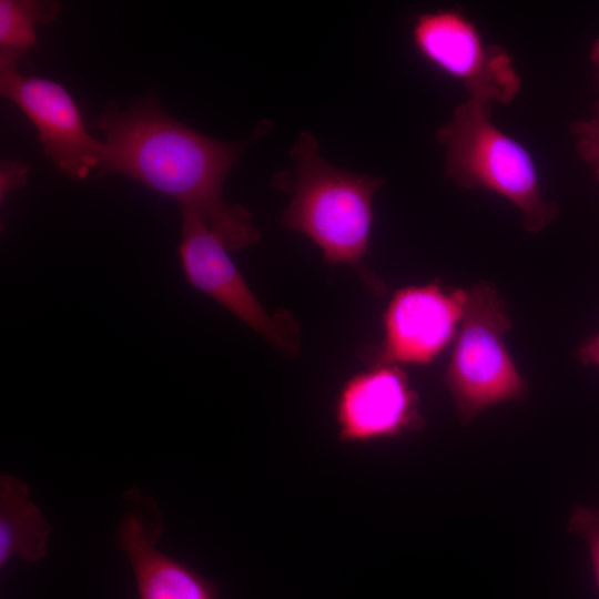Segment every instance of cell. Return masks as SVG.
<instances>
[{"mask_svg": "<svg viewBox=\"0 0 599 599\" xmlns=\"http://www.w3.org/2000/svg\"><path fill=\"white\" fill-rule=\"evenodd\" d=\"M590 60L595 67L596 80L599 87V37L592 41L590 47Z\"/></svg>", "mask_w": 599, "mask_h": 599, "instance_id": "obj_17", "label": "cell"}, {"mask_svg": "<svg viewBox=\"0 0 599 599\" xmlns=\"http://www.w3.org/2000/svg\"><path fill=\"white\" fill-rule=\"evenodd\" d=\"M412 40L417 52L458 81L469 98L507 104L520 92L521 78L507 49L485 40L459 8L416 16Z\"/></svg>", "mask_w": 599, "mask_h": 599, "instance_id": "obj_5", "label": "cell"}, {"mask_svg": "<svg viewBox=\"0 0 599 599\" xmlns=\"http://www.w3.org/2000/svg\"><path fill=\"white\" fill-rule=\"evenodd\" d=\"M436 140L445 149L447 177L459 187L485 190L510 202L528 232L539 233L558 217L532 154L494 122L491 103L468 97L437 130Z\"/></svg>", "mask_w": 599, "mask_h": 599, "instance_id": "obj_3", "label": "cell"}, {"mask_svg": "<svg viewBox=\"0 0 599 599\" xmlns=\"http://www.w3.org/2000/svg\"><path fill=\"white\" fill-rule=\"evenodd\" d=\"M177 247L186 282L232 313L287 356L298 352V328L290 314L271 315L252 292L223 241L195 214L181 212Z\"/></svg>", "mask_w": 599, "mask_h": 599, "instance_id": "obj_6", "label": "cell"}, {"mask_svg": "<svg viewBox=\"0 0 599 599\" xmlns=\"http://www.w3.org/2000/svg\"><path fill=\"white\" fill-rule=\"evenodd\" d=\"M577 356L581 363L599 367V332L580 345Z\"/></svg>", "mask_w": 599, "mask_h": 599, "instance_id": "obj_16", "label": "cell"}, {"mask_svg": "<svg viewBox=\"0 0 599 599\" xmlns=\"http://www.w3.org/2000/svg\"><path fill=\"white\" fill-rule=\"evenodd\" d=\"M295 166L292 199L281 224L309 238L331 265H348L376 296L384 283L366 265L373 202L386 183L379 176L358 174L334 166L318 153L316 138L301 132L291 150Z\"/></svg>", "mask_w": 599, "mask_h": 599, "instance_id": "obj_2", "label": "cell"}, {"mask_svg": "<svg viewBox=\"0 0 599 599\" xmlns=\"http://www.w3.org/2000/svg\"><path fill=\"white\" fill-rule=\"evenodd\" d=\"M335 420L346 444L396 438L424 425L418 394L397 365H370L351 376L337 394Z\"/></svg>", "mask_w": 599, "mask_h": 599, "instance_id": "obj_9", "label": "cell"}, {"mask_svg": "<svg viewBox=\"0 0 599 599\" xmlns=\"http://www.w3.org/2000/svg\"><path fill=\"white\" fill-rule=\"evenodd\" d=\"M30 166L19 160L6 159L0 165V201L1 204L14 190L28 183Z\"/></svg>", "mask_w": 599, "mask_h": 599, "instance_id": "obj_15", "label": "cell"}, {"mask_svg": "<svg viewBox=\"0 0 599 599\" xmlns=\"http://www.w3.org/2000/svg\"><path fill=\"white\" fill-rule=\"evenodd\" d=\"M0 92L34 125L44 154L60 173L83 180L97 172L103 141L90 135L75 101L60 83L23 74L17 63L0 64Z\"/></svg>", "mask_w": 599, "mask_h": 599, "instance_id": "obj_7", "label": "cell"}, {"mask_svg": "<svg viewBox=\"0 0 599 599\" xmlns=\"http://www.w3.org/2000/svg\"><path fill=\"white\" fill-rule=\"evenodd\" d=\"M60 4L51 1H0V64H18L37 42V23L51 22Z\"/></svg>", "mask_w": 599, "mask_h": 599, "instance_id": "obj_12", "label": "cell"}, {"mask_svg": "<svg viewBox=\"0 0 599 599\" xmlns=\"http://www.w3.org/2000/svg\"><path fill=\"white\" fill-rule=\"evenodd\" d=\"M50 526L31 500L28 486L12 475L0 478V567L12 558L34 562L47 555Z\"/></svg>", "mask_w": 599, "mask_h": 599, "instance_id": "obj_11", "label": "cell"}, {"mask_svg": "<svg viewBox=\"0 0 599 599\" xmlns=\"http://www.w3.org/2000/svg\"><path fill=\"white\" fill-rule=\"evenodd\" d=\"M125 499L116 540L132 567L139 599H220L216 582L156 547L163 531L158 504L136 489Z\"/></svg>", "mask_w": 599, "mask_h": 599, "instance_id": "obj_10", "label": "cell"}, {"mask_svg": "<svg viewBox=\"0 0 599 599\" xmlns=\"http://www.w3.org/2000/svg\"><path fill=\"white\" fill-rule=\"evenodd\" d=\"M570 132L579 156L592 167L599 182V100L595 103L592 115L587 120L573 121Z\"/></svg>", "mask_w": 599, "mask_h": 599, "instance_id": "obj_14", "label": "cell"}, {"mask_svg": "<svg viewBox=\"0 0 599 599\" xmlns=\"http://www.w3.org/2000/svg\"><path fill=\"white\" fill-rule=\"evenodd\" d=\"M568 531L580 536L588 544L599 591V504L596 507H575L568 521Z\"/></svg>", "mask_w": 599, "mask_h": 599, "instance_id": "obj_13", "label": "cell"}, {"mask_svg": "<svg viewBox=\"0 0 599 599\" xmlns=\"http://www.w3.org/2000/svg\"><path fill=\"white\" fill-rule=\"evenodd\" d=\"M510 328L506 302L494 284L480 281L467 290L444 376L463 425L495 405L526 395V383L505 344Z\"/></svg>", "mask_w": 599, "mask_h": 599, "instance_id": "obj_4", "label": "cell"}, {"mask_svg": "<svg viewBox=\"0 0 599 599\" xmlns=\"http://www.w3.org/2000/svg\"><path fill=\"white\" fill-rule=\"evenodd\" d=\"M103 133L97 176L121 174L175 200L181 212L199 216L230 252L256 244L261 234L252 214L229 204L223 185L253 139L225 142L171 118L156 95H144L126 110L109 103L88 122Z\"/></svg>", "mask_w": 599, "mask_h": 599, "instance_id": "obj_1", "label": "cell"}, {"mask_svg": "<svg viewBox=\"0 0 599 599\" xmlns=\"http://www.w3.org/2000/svg\"><path fill=\"white\" fill-rule=\"evenodd\" d=\"M467 291L438 283L403 287L383 314V338L365 351L370 365H425L435 359L456 335Z\"/></svg>", "mask_w": 599, "mask_h": 599, "instance_id": "obj_8", "label": "cell"}]
</instances>
